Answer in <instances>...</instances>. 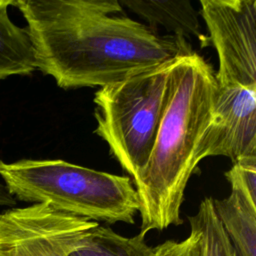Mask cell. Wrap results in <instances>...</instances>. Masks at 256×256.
Wrapping results in <instances>:
<instances>
[{
  "mask_svg": "<svg viewBox=\"0 0 256 256\" xmlns=\"http://www.w3.org/2000/svg\"><path fill=\"white\" fill-rule=\"evenodd\" d=\"M212 200L204 198L197 213L188 217L190 227L199 233L203 256H239L214 212Z\"/></svg>",
  "mask_w": 256,
  "mask_h": 256,
  "instance_id": "7c38bea8",
  "label": "cell"
},
{
  "mask_svg": "<svg viewBox=\"0 0 256 256\" xmlns=\"http://www.w3.org/2000/svg\"><path fill=\"white\" fill-rule=\"evenodd\" d=\"M10 5H14V1L0 0V80L12 75H28L37 69L28 29L10 20Z\"/></svg>",
  "mask_w": 256,
  "mask_h": 256,
  "instance_id": "30bf717a",
  "label": "cell"
},
{
  "mask_svg": "<svg viewBox=\"0 0 256 256\" xmlns=\"http://www.w3.org/2000/svg\"><path fill=\"white\" fill-rule=\"evenodd\" d=\"M209 156H225L233 163L256 156V88L216 85L197 158L200 162Z\"/></svg>",
  "mask_w": 256,
  "mask_h": 256,
  "instance_id": "52a82bcc",
  "label": "cell"
},
{
  "mask_svg": "<svg viewBox=\"0 0 256 256\" xmlns=\"http://www.w3.org/2000/svg\"><path fill=\"white\" fill-rule=\"evenodd\" d=\"M225 177L231 185V190L243 193L256 203V156L245 157L233 163Z\"/></svg>",
  "mask_w": 256,
  "mask_h": 256,
  "instance_id": "4fadbf2b",
  "label": "cell"
},
{
  "mask_svg": "<svg viewBox=\"0 0 256 256\" xmlns=\"http://www.w3.org/2000/svg\"><path fill=\"white\" fill-rule=\"evenodd\" d=\"M15 204H16V199L9 192L6 185L0 182V207L2 206L12 207V206H15Z\"/></svg>",
  "mask_w": 256,
  "mask_h": 256,
  "instance_id": "9a60e30c",
  "label": "cell"
},
{
  "mask_svg": "<svg viewBox=\"0 0 256 256\" xmlns=\"http://www.w3.org/2000/svg\"><path fill=\"white\" fill-rule=\"evenodd\" d=\"M173 61L100 87L94 95V132L108 144L111 154L132 179L144 168L154 146Z\"/></svg>",
  "mask_w": 256,
  "mask_h": 256,
  "instance_id": "277c9868",
  "label": "cell"
},
{
  "mask_svg": "<svg viewBox=\"0 0 256 256\" xmlns=\"http://www.w3.org/2000/svg\"><path fill=\"white\" fill-rule=\"evenodd\" d=\"M99 223L37 203L0 213V256H70Z\"/></svg>",
  "mask_w": 256,
  "mask_h": 256,
  "instance_id": "5b68a950",
  "label": "cell"
},
{
  "mask_svg": "<svg viewBox=\"0 0 256 256\" xmlns=\"http://www.w3.org/2000/svg\"><path fill=\"white\" fill-rule=\"evenodd\" d=\"M214 212L239 256H256V203L231 190L224 199H213Z\"/></svg>",
  "mask_w": 256,
  "mask_h": 256,
  "instance_id": "ba28073f",
  "label": "cell"
},
{
  "mask_svg": "<svg viewBox=\"0 0 256 256\" xmlns=\"http://www.w3.org/2000/svg\"><path fill=\"white\" fill-rule=\"evenodd\" d=\"M36 67L64 89L103 87L192 52L183 37L161 36L121 12L116 0H17Z\"/></svg>",
  "mask_w": 256,
  "mask_h": 256,
  "instance_id": "6da1fadb",
  "label": "cell"
},
{
  "mask_svg": "<svg viewBox=\"0 0 256 256\" xmlns=\"http://www.w3.org/2000/svg\"><path fill=\"white\" fill-rule=\"evenodd\" d=\"M216 85L212 66L196 52L173 61L154 146L146 165L132 179L143 235L183 222L184 192L199 163L198 148L211 118Z\"/></svg>",
  "mask_w": 256,
  "mask_h": 256,
  "instance_id": "7a4b0ae2",
  "label": "cell"
},
{
  "mask_svg": "<svg viewBox=\"0 0 256 256\" xmlns=\"http://www.w3.org/2000/svg\"><path fill=\"white\" fill-rule=\"evenodd\" d=\"M153 256H203L199 233L190 227V234L186 239L166 240L153 247Z\"/></svg>",
  "mask_w": 256,
  "mask_h": 256,
  "instance_id": "5bb4252c",
  "label": "cell"
},
{
  "mask_svg": "<svg viewBox=\"0 0 256 256\" xmlns=\"http://www.w3.org/2000/svg\"><path fill=\"white\" fill-rule=\"evenodd\" d=\"M70 256H153V248L139 233L122 236L108 227L96 226Z\"/></svg>",
  "mask_w": 256,
  "mask_h": 256,
  "instance_id": "8fae6325",
  "label": "cell"
},
{
  "mask_svg": "<svg viewBox=\"0 0 256 256\" xmlns=\"http://www.w3.org/2000/svg\"><path fill=\"white\" fill-rule=\"evenodd\" d=\"M0 176L15 199L109 224L134 223L138 195L130 176L56 160H0Z\"/></svg>",
  "mask_w": 256,
  "mask_h": 256,
  "instance_id": "3957f363",
  "label": "cell"
},
{
  "mask_svg": "<svg viewBox=\"0 0 256 256\" xmlns=\"http://www.w3.org/2000/svg\"><path fill=\"white\" fill-rule=\"evenodd\" d=\"M219 61V85L256 88V0H200Z\"/></svg>",
  "mask_w": 256,
  "mask_h": 256,
  "instance_id": "8992f818",
  "label": "cell"
},
{
  "mask_svg": "<svg viewBox=\"0 0 256 256\" xmlns=\"http://www.w3.org/2000/svg\"><path fill=\"white\" fill-rule=\"evenodd\" d=\"M119 3L140 15L151 26L160 25L169 32H173V35L185 39L194 36L202 42L207 41V38L201 34L197 13L188 0H121Z\"/></svg>",
  "mask_w": 256,
  "mask_h": 256,
  "instance_id": "9c48e42d",
  "label": "cell"
}]
</instances>
